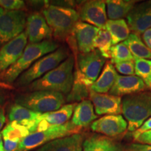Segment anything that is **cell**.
Segmentation results:
<instances>
[{
  "label": "cell",
  "mask_w": 151,
  "mask_h": 151,
  "mask_svg": "<svg viewBox=\"0 0 151 151\" xmlns=\"http://www.w3.org/2000/svg\"><path fill=\"white\" fill-rule=\"evenodd\" d=\"M0 7L8 11H22L25 4L21 0H0Z\"/></svg>",
  "instance_id": "obj_33"
},
{
  "label": "cell",
  "mask_w": 151,
  "mask_h": 151,
  "mask_svg": "<svg viewBox=\"0 0 151 151\" xmlns=\"http://www.w3.org/2000/svg\"><path fill=\"white\" fill-rule=\"evenodd\" d=\"M90 88L81 83L73 81L71 91L67 94L66 101L69 103H76V101H83L90 97Z\"/></svg>",
  "instance_id": "obj_30"
},
{
  "label": "cell",
  "mask_w": 151,
  "mask_h": 151,
  "mask_svg": "<svg viewBox=\"0 0 151 151\" xmlns=\"http://www.w3.org/2000/svg\"><path fill=\"white\" fill-rule=\"evenodd\" d=\"M19 141H14L9 139H4V151H16L18 149Z\"/></svg>",
  "instance_id": "obj_36"
},
{
  "label": "cell",
  "mask_w": 151,
  "mask_h": 151,
  "mask_svg": "<svg viewBox=\"0 0 151 151\" xmlns=\"http://www.w3.org/2000/svg\"><path fill=\"white\" fill-rule=\"evenodd\" d=\"M81 127H76L71 121L58 126H51L46 131L36 132L24 138L19 143L16 151H29L42 146L50 141L80 134Z\"/></svg>",
  "instance_id": "obj_7"
},
{
  "label": "cell",
  "mask_w": 151,
  "mask_h": 151,
  "mask_svg": "<svg viewBox=\"0 0 151 151\" xmlns=\"http://www.w3.org/2000/svg\"><path fill=\"white\" fill-rule=\"evenodd\" d=\"M43 16L58 41L68 40L71 37L80 15L75 9L65 6L49 5L43 10Z\"/></svg>",
  "instance_id": "obj_3"
},
{
  "label": "cell",
  "mask_w": 151,
  "mask_h": 151,
  "mask_svg": "<svg viewBox=\"0 0 151 151\" xmlns=\"http://www.w3.org/2000/svg\"><path fill=\"white\" fill-rule=\"evenodd\" d=\"M146 89V84L137 76L118 75L109 94L121 97L122 96L139 93Z\"/></svg>",
  "instance_id": "obj_17"
},
{
  "label": "cell",
  "mask_w": 151,
  "mask_h": 151,
  "mask_svg": "<svg viewBox=\"0 0 151 151\" xmlns=\"http://www.w3.org/2000/svg\"><path fill=\"white\" fill-rule=\"evenodd\" d=\"M135 73L151 90V60L134 59Z\"/></svg>",
  "instance_id": "obj_29"
},
{
  "label": "cell",
  "mask_w": 151,
  "mask_h": 151,
  "mask_svg": "<svg viewBox=\"0 0 151 151\" xmlns=\"http://www.w3.org/2000/svg\"><path fill=\"white\" fill-rule=\"evenodd\" d=\"M58 47L59 44L52 40H46L38 43H29L18 61L0 74V82L5 84L13 83L20 74L29 69L38 60L54 52Z\"/></svg>",
  "instance_id": "obj_2"
},
{
  "label": "cell",
  "mask_w": 151,
  "mask_h": 151,
  "mask_svg": "<svg viewBox=\"0 0 151 151\" xmlns=\"http://www.w3.org/2000/svg\"><path fill=\"white\" fill-rule=\"evenodd\" d=\"M41 113L35 112L25 107L17 104L12 105L9 113V119L11 122H16L29 129L30 134L35 132L38 117Z\"/></svg>",
  "instance_id": "obj_20"
},
{
  "label": "cell",
  "mask_w": 151,
  "mask_h": 151,
  "mask_svg": "<svg viewBox=\"0 0 151 151\" xmlns=\"http://www.w3.org/2000/svg\"><path fill=\"white\" fill-rule=\"evenodd\" d=\"M151 130V117L145 121L142 124V125L141 126L139 129L136 130L134 132H132V137H133L134 140H136L138 137H139L141 134H142L143 133L145 132L150 131Z\"/></svg>",
  "instance_id": "obj_34"
},
{
  "label": "cell",
  "mask_w": 151,
  "mask_h": 151,
  "mask_svg": "<svg viewBox=\"0 0 151 151\" xmlns=\"http://www.w3.org/2000/svg\"><path fill=\"white\" fill-rule=\"evenodd\" d=\"M79 15L82 21L92 26L104 29L107 22L105 1L92 0L85 1L79 8Z\"/></svg>",
  "instance_id": "obj_11"
},
{
  "label": "cell",
  "mask_w": 151,
  "mask_h": 151,
  "mask_svg": "<svg viewBox=\"0 0 151 151\" xmlns=\"http://www.w3.org/2000/svg\"><path fill=\"white\" fill-rule=\"evenodd\" d=\"M105 29L110 34L113 45L124 41L130 35V29L124 19L107 20Z\"/></svg>",
  "instance_id": "obj_25"
},
{
  "label": "cell",
  "mask_w": 151,
  "mask_h": 151,
  "mask_svg": "<svg viewBox=\"0 0 151 151\" xmlns=\"http://www.w3.org/2000/svg\"><path fill=\"white\" fill-rule=\"evenodd\" d=\"M84 140L83 135L76 134L47 143L36 151H82Z\"/></svg>",
  "instance_id": "obj_18"
},
{
  "label": "cell",
  "mask_w": 151,
  "mask_h": 151,
  "mask_svg": "<svg viewBox=\"0 0 151 151\" xmlns=\"http://www.w3.org/2000/svg\"><path fill=\"white\" fill-rule=\"evenodd\" d=\"M5 121H6V117H5L4 110L3 107L0 106V130L1 129V128H2L4 124Z\"/></svg>",
  "instance_id": "obj_38"
},
{
  "label": "cell",
  "mask_w": 151,
  "mask_h": 151,
  "mask_svg": "<svg viewBox=\"0 0 151 151\" xmlns=\"http://www.w3.org/2000/svg\"><path fill=\"white\" fill-rule=\"evenodd\" d=\"M107 16L110 20H118L127 16L137 2L130 0H107Z\"/></svg>",
  "instance_id": "obj_24"
},
{
  "label": "cell",
  "mask_w": 151,
  "mask_h": 151,
  "mask_svg": "<svg viewBox=\"0 0 151 151\" xmlns=\"http://www.w3.org/2000/svg\"><path fill=\"white\" fill-rule=\"evenodd\" d=\"M1 134L3 139L20 142L30 134V132L27 127L22 124L16 122H11L4 128Z\"/></svg>",
  "instance_id": "obj_27"
},
{
  "label": "cell",
  "mask_w": 151,
  "mask_h": 151,
  "mask_svg": "<svg viewBox=\"0 0 151 151\" xmlns=\"http://www.w3.org/2000/svg\"><path fill=\"white\" fill-rule=\"evenodd\" d=\"M127 24L133 33L140 35L151 28V1L135 5L127 16Z\"/></svg>",
  "instance_id": "obj_14"
},
{
  "label": "cell",
  "mask_w": 151,
  "mask_h": 151,
  "mask_svg": "<svg viewBox=\"0 0 151 151\" xmlns=\"http://www.w3.org/2000/svg\"><path fill=\"white\" fill-rule=\"evenodd\" d=\"M27 37L22 32L0 49V74L7 70L19 60L27 46Z\"/></svg>",
  "instance_id": "obj_10"
},
{
  "label": "cell",
  "mask_w": 151,
  "mask_h": 151,
  "mask_svg": "<svg viewBox=\"0 0 151 151\" xmlns=\"http://www.w3.org/2000/svg\"><path fill=\"white\" fill-rule=\"evenodd\" d=\"M97 118L94 106L90 100H83L76 106L71 122L78 127H87Z\"/></svg>",
  "instance_id": "obj_21"
},
{
  "label": "cell",
  "mask_w": 151,
  "mask_h": 151,
  "mask_svg": "<svg viewBox=\"0 0 151 151\" xmlns=\"http://www.w3.org/2000/svg\"><path fill=\"white\" fill-rule=\"evenodd\" d=\"M69 57V50L65 47H60L54 52L46 55L20 74L16 79V86L20 88L29 86L34 81L41 78L46 73L58 67Z\"/></svg>",
  "instance_id": "obj_5"
},
{
  "label": "cell",
  "mask_w": 151,
  "mask_h": 151,
  "mask_svg": "<svg viewBox=\"0 0 151 151\" xmlns=\"http://www.w3.org/2000/svg\"><path fill=\"white\" fill-rule=\"evenodd\" d=\"M26 32L29 43H38L46 40H50L52 30L47 24L46 19L39 13H33L26 20Z\"/></svg>",
  "instance_id": "obj_13"
},
{
  "label": "cell",
  "mask_w": 151,
  "mask_h": 151,
  "mask_svg": "<svg viewBox=\"0 0 151 151\" xmlns=\"http://www.w3.org/2000/svg\"><path fill=\"white\" fill-rule=\"evenodd\" d=\"M76 103L68 104L62 106L61 108L51 112L41 113L39 119L44 120L49 125L58 126L65 124L72 116Z\"/></svg>",
  "instance_id": "obj_23"
},
{
  "label": "cell",
  "mask_w": 151,
  "mask_h": 151,
  "mask_svg": "<svg viewBox=\"0 0 151 151\" xmlns=\"http://www.w3.org/2000/svg\"><path fill=\"white\" fill-rule=\"evenodd\" d=\"M16 104L35 112L44 113L51 112L61 108L66 99L60 92L37 90L21 94L16 97Z\"/></svg>",
  "instance_id": "obj_6"
},
{
  "label": "cell",
  "mask_w": 151,
  "mask_h": 151,
  "mask_svg": "<svg viewBox=\"0 0 151 151\" xmlns=\"http://www.w3.org/2000/svg\"><path fill=\"white\" fill-rule=\"evenodd\" d=\"M112 39L109 32L105 28L99 29L94 41V48H97L105 59L111 58V49L112 47Z\"/></svg>",
  "instance_id": "obj_28"
},
{
  "label": "cell",
  "mask_w": 151,
  "mask_h": 151,
  "mask_svg": "<svg viewBox=\"0 0 151 151\" xmlns=\"http://www.w3.org/2000/svg\"><path fill=\"white\" fill-rule=\"evenodd\" d=\"M124 151H151V146L139 143H134L124 148Z\"/></svg>",
  "instance_id": "obj_35"
},
{
  "label": "cell",
  "mask_w": 151,
  "mask_h": 151,
  "mask_svg": "<svg viewBox=\"0 0 151 151\" xmlns=\"http://www.w3.org/2000/svg\"><path fill=\"white\" fill-rule=\"evenodd\" d=\"M74 65V57L69 55L58 67L29 85L28 89L32 92L48 90L68 94L73 84Z\"/></svg>",
  "instance_id": "obj_1"
},
{
  "label": "cell",
  "mask_w": 151,
  "mask_h": 151,
  "mask_svg": "<svg viewBox=\"0 0 151 151\" xmlns=\"http://www.w3.org/2000/svg\"><path fill=\"white\" fill-rule=\"evenodd\" d=\"M82 151H124V147L111 138L94 134L85 139Z\"/></svg>",
  "instance_id": "obj_19"
},
{
  "label": "cell",
  "mask_w": 151,
  "mask_h": 151,
  "mask_svg": "<svg viewBox=\"0 0 151 151\" xmlns=\"http://www.w3.org/2000/svg\"><path fill=\"white\" fill-rule=\"evenodd\" d=\"M2 136H1V134H0V147L3 146V143H2Z\"/></svg>",
  "instance_id": "obj_40"
},
{
  "label": "cell",
  "mask_w": 151,
  "mask_h": 151,
  "mask_svg": "<svg viewBox=\"0 0 151 151\" xmlns=\"http://www.w3.org/2000/svg\"><path fill=\"white\" fill-rule=\"evenodd\" d=\"M134 60V58L129 50L123 43H120L111 47V62L112 64L115 65L116 63Z\"/></svg>",
  "instance_id": "obj_31"
},
{
  "label": "cell",
  "mask_w": 151,
  "mask_h": 151,
  "mask_svg": "<svg viewBox=\"0 0 151 151\" xmlns=\"http://www.w3.org/2000/svg\"><path fill=\"white\" fill-rule=\"evenodd\" d=\"M92 131L112 138L122 134L127 129V122L121 115H107L90 124Z\"/></svg>",
  "instance_id": "obj_12"
},
{
  "label": "cell",
  "mask_w": 151,
  "mask_h": 151,
  "mask_svg": "<svg viewBox=\"0 0 151 151\" xmlns=\"http://www.w3.org/2000/svg\"><path fill=\"white\" fill-rule=\"evenodd\" d=\"M135 141L139 143L148 144L151 146V130L145 132V133H143L142 134H141L136 139Z\"/></svg>",
  "instance_id": "obj_37"
},
{
  "label": "cell",
  "mask_w": 151,
  "mask_h": 151,
  "mask_svg": "<svg viewBox=\"0 0 151 151\" xmlns=\"http://www.w3.org/2000/svg\"><path fill=\"white\" fill-rule=\"evenodd\" d=\"M99 30V28L82 21L76 24L73 35L77 50L80 53H87L95 50L94 41Z\"/></svg>",
  "instance_id": "obj_16"
},
{
  "label": "cell",
  "mask_w": 151,
  "mask_h": 151,
  "mask_svg": "<svg viewBox=\"0 0 151 151\" xmlns=\"http://www.w3.org/2000/svg\"><path fill=\"white\" fill-rule=\"evenodd\" d=\"M114 67L116 71L123 75L133 76L135 73L134 60L116 63L115 64Z\"/></svg>",
  "instance_id": "obj_32"
},
{
  "label": "cell",
  "mask_w": 151,
  "mask_h": 151,
  "mask_svg": "<svg viewBox=\"0 0 151 151\" xmlns=\"http://www.w3.org/2000/svg\"><path fill=\"white\" fill-rule=\"evenodd\" d=\"M122 113L127 122V131L134 132L151 117V94H130L122 100Z\"/></svg>",
  "instance_id": "obj_4"
},
{
  "label": "cell",
  "mask_w": 151,
  "mask_h": 151,
  "mask_svg": "<svg viewBox=\"0 0 151 151\" xmlns=\"http://www.w3.org/2000/svg\"><path fill=\"white\" fill-rule=\"evenodd\" d=\"M117 71L114 65L111 62H107L102 72L97 81L90 87V90L96 93L106 94L110 91L116 80Z\"/></svg>",
  "instance_id": "obj_22"
},
{
  "label": "cell",
  "mask_w": 151,
  "mask_h": 151,
  "mask_svg": "<svg viewBox=\"0 0 151 151\" xmlns=\"http://www.w3.org/2000/svg\"><path fill=\"white\" fill-rule=\"evenodd\" d=\"M89 97L97 115H120L122 113V99L120 97L96 93L90 90Z\"/></svg>",
  "instance_id": "obj_15"
},
{
  "label": "cell",
  "mask_w": 151,
  "mask_h": 151,
  "mask_svg": "<svg viewBox=\"0 0 151 151\" xmlns=\"http://www.w3.org/2000/svg\"></svg>",
  "instance_id": "obj_42"
},
{
  "label": "cell",
  "mask_w": 151,
  "mask_h": 151,
  "mask_svg": "<svg viewBox=\"0 0 151 151\" xmlns=\"http://www.w3.org/2000/svg\"><path fill=\"white\" fill-rule=\"evenodd\" d=\"M4 99H5L4 94L3 92H1V90H0V104H1L4 101Z\"/></svg>",
  "instance_id": "obj_39"
},
{
  "label": "cell",
  "mask_w": 151,
  "mask_h": 151,
  "mask_svg": "<svg viewBox=\"0 0 151 151\" xmlns=\"http://www.w3.org/2000/svg\"><path fill=\"white\" fill-rule=\"evenodd\" d=\"M0 151H4V147L3 146L0 147Z\"/></svg>",
  "instance_id": "obj_41"
},
{
  "label": "cell",
  "mask_w": 151,
  "mask_h": 151,
  "mask_svg": "<svg viewBox=\"0 0 151 151\" xmlns=\"http://www.w3.org/2000/svg\"><path fill=\"white\" fill-rule=\"evenodd\" d=\"M123 43L127 47L134 59L151 58V50L146 46L139 35L137 34H130Z\"/></svg>",
  "instance_id": "obj_26"
},
{
  "label": "cell",
  "mask_w": 151,
  "mask_h": 151,
  "mask_svg": "<svg viewBox=\"0 0 151 151\" xmlns=\"http://www.w3.org/2000/svg\"><path fill=\"white\" fill-rule=\"evenodd\" d=\"M76 67L73 81L90 87L99 76L106 59L97 49L87 53H78L75 59Z\"/></svg>",
  "instance_id": "obj_8"
},
{
  "label": "cell",
  "mask_w": 151,
  "mask_h": 151,
  "mask_svg": "<svg viewBox=\"0 0 151 151\" xmlns=\"http://www.w3.org/2000/svg\"><path fill=\"white\" fill-rule=\"evenodd\" d=\"M26 20L23 11H8L0 7V46L22 33Z\"/></svg>",
  "instance_id": "obj_9"
}]
</instances>
